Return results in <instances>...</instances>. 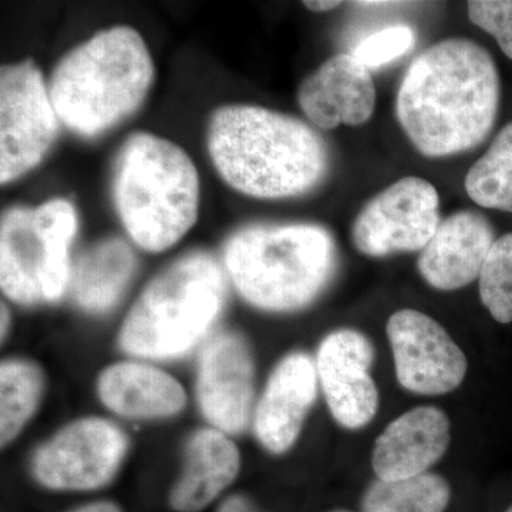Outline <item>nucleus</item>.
<instances>
[{
    "label": "nucleus",
    "instance_id": "f257e3e1",
    "mask_svg": "<svg viewBox=\"0 0 512 512\" xmlns=\"http://www.w3.org/2000/svg\"><path fill=\"white\" fill-rule=\"evenodd\" d=\"M501 82L487 49L453 37L423 50L404 73L396 116L423 156L443 158L480 146L500 110Z\"/></svg>",
    "mask_w": 512,
    "mask_h": 512
},
{
    "label": "nucleus",
    "instance_id": "f03ea898",
    "mask_svg": "<svg viewBox=\"0 0 512 512\" xmlns=\"http://www.w3.org/2000/svg\"><path fill=\"white\" fill-rule=\"evenodd\" d=\"M207 141L222 180L249 197H298L328 173L325 140L296 117L265 107H220L212 114Z\"/></svg>",
    "mask_w": 512,
    "mask_h": 512
},
{
    "label": "nucleus",
    "instance_id": "7ed1b4c3",
    "mask_svg": "<svg viewBox=\"0 0 512 512\" xmlns=\"http://www.w3.org/2000/svg\"><path fill=\"white\" fill-rule=\"evenodd\" d=\"M154 80L150 50L136 29H104L57 63L49 82L60 123L96 137L133 116Z\"/></svg>",
    "mask_w": 512,
    "mask_h": 512
},
{
    "label": "nucleus",
    "instance_id": "20e7f679",
    "mask_svg": "<svg viewBox=\"0 0 512 512\" xmlns=\"http://www.w3.org/2000/svg\"><path fill=\"white\" fill-rule=\"evenodd\" d=\"M338 264L328 229L313 224L251 225L224 247L225 272L255 308L292 312L315 301Z\"/></svg>",
    "mask_w": 512,
    "mask_h": 512
},
{
    "label": "nucleus",
    "instance_id": "39448f33",
    "mask_svg": "<svg viewBox=\"0 0 512 512\" xmlns=\"http://www.w3.org/2000/svg\"><path fill=\"white\" fill-rule=\"evenodd\" d=\"M113 197L117 214L138 247L163 252L197 221L200 177L194 161L173 141L136 133L117 157Z\"/></svg>",
    "mask_w": 512,
    "mask_h": 512
},
{
    "label": "nucleus",
    "instance_id": "423d86ee",
    "mask_svg": "<svg viewBox=\"0 0 512 512\" xmlns=\"http://www.w3.org/2000/svg\"><path fill=\"white\" fill-rule=\"evenodd\" d=\"M227 299V272L214 256L192 252L173 262L134 303L119 343L128 355L174 359L212 328Z\"/></svg>",
    "mask_w": 512,
    "mask_h": 512
},
{
    "label": "nucleus",
    "instance_id": "0eeeda50",
    "mask_svg": "<svg viewBox=\"0 0 512 512\" xmlns=\"http://www.w3.org/2000/svg\"><path fill=\"white\" fill-rule=\"evenodd\" d=\"M77 229L69 201L15 207L0 222V286L20 305L56 302L70 285L69 248Z\"/></svg>",
    "mask_w": 512,
    "mask_h": 512
},
{
    "label": "nucleus",
    "instance_id": "6e6552de",
    "mask_svg": "<svg viewBox=\"0 0 512 512\" xmlns=\"http://www.w3.org/2000/svg\"><path fill=\"white\" fill-rule=\"evenodd\" d=\"M49 86L32 60L0 72V181L8 184L40 164L59 134Z\"/></svg>",
    "mask_w": 512,
    "mask_h": 512
},
{
    "label": "nucleus",
    "instance_id": "1a4fd4ad",
    "mask_svg": "<svg viewBox=\"0 0 512 512\" xmlns=\"http://www.w3.org/2000/svg\"><path fill=\"white\" fill-rule=\"evenodd\" d=\"M439 192L420 177H404L372 198L352 227L357 251L373 258L423 251L439 229Z\"/></svg>",
    "mask_w": 512,
    "mask_h": 512
},
{
    "label": "nucleus",
    "instance_id": "9d476101",
    "mask_svg": "<svg viewBox=\"0 0 512 512\" xmlns=\"http://www.w3.org/2000/svg\"><path fill=\"white\" fill-rule=\"evenodd\" d=\"M128 439L111 421H73L36 451L33 474L50 490L92 491L116 476Z\"/></svg>",
    "mask_w": 512,
    "mask_h": 512
},
{
    "label": "nucleus",
    "instance_id": "9b49d317",
    "mask_svg": "<svg viewBox=\"0 0 512 512\" xmlns=\"http://www.w3.org/2000/svg\"><path fill=\"white\" fill-rule=\"evenodd\" d=\"M387 338L396 376L404 389L426 396L454 392L467 375L468 362L447 330L426 313L402 309L390 316Z\"/></svg>",
    "mask_w": 512,
    "mask_h": 512
},
{
    "label": "nucleus",
    "instance_id": "f8f14e48",
    "mask_svg": "<svg viewBox=\"0 0 512 512\" xmlns=\"http://www.w3.org/2000/svg\"><path fill=\"white\" fill-rule=\"evenodd\" d=\"M373 360L372 343L355 329L335 330L320 343L319 383L333 419L345 429H362L379 410V390L369 373Z\"/></svg>",
    "mask_w": 512,
    "mask_h": 512
},
{
    "label": "nucleus",
    "instance_id": "ddd939ff",
    "mask_svg": "<svg viewBox=\"0 0 512 512\" xmlns=\"http://www.w3.org/2000/svg\"><path fill=\"white\" fill-rule=\"evenodd\" d=\"M197 396L205 419L225 434L247 429L254 402V360L237 333L212 338L201 353Z\"/></svg>",
    "mask_w": 512,
    "mask_h": 512
},
{
    "label": "nucleus",
    "instance_id": "4468645a",
    "mask_svg": "<svg viewBox=\"0 0 512 512\" xmlns=\"http://www.w3.org/2000/svg\"><path fill=\"white\" fill-rule=\"evenodd\" d=\"M298 103L303 114L322 130L342 124L360 126L375 113V82L369 67L353 53H340L303 80Z\"/></svg>",
    "mask_w": 512,
    "mask_h": 512
},
{
    "label": "nucleus",
    "instance_id": "2eb2a0df",
    "mask_svg": "<svg viewBox=\"0 0 512 512\" xmlns=\"http://www.w3.org/2000/svg\"><path fill=\"white\" fill-rule=\"evenodd\" d=\"M316 363L305 353H292L269 376L254 414L256 439L269 453H286L301 434L318 397Z\"/></svg>",
    "mask_w": 512,
    "mask_h": 512
},
{
    "label": "nucleus",
    "instance_id": "dca6fc26",
    "mask_svg": "<svg viewBox=\"0 0 512 512\" xmlns=\"http://www.w3.org/2000/svg\"><path fill=\"white\" fill-rule=\"evenodd\" d=\"M494 242L493 225L484 214L458 211L441 221L420 252L417 269L431 288L457 291L478 279Z\"/></svg>",
    "mask_w": 512,
    "mask_h": 512
},
{
    "label": "nucleus",
    "instance_id": "f3484780",
    "mask_svg": "<svg viewBox=\"0 0 512 512\" xmlns=\"http://www.w3.org/2000/svg\"><path fill=\"white\" fill-rule=\"evenodd\" d=\"M450 420L433 406L414 407L393 420L377 437L372 466L382 481L426 474L450 446Z\"/></svg>",
    "mask_w": 512,
    "mask_h": 512
},
{
    "label": "nucleus",
    "instance_id": "a211bd4d",
    "mask_svg": "<svg viewBox=\"0 0 512 512\" xmlns=\"http://www.w3.org/2000/svg\"><path fill=\"white\" fill-rule=\"evenodd\" d=\"M101 402L126 419H161L180 413L187 396L177 379L146 363H117L97 383Z\"/></svg>",
    "mask_w": 512,
    "mask_h": 512
},
{
    "label": "nucleus",
    "instance_id": "6ab92c4d",
    "mask_svg": "<svg viewBox=\"0 0 512 512\" xmlns=\"http://www.w3.org/2000/svg\"><path fill=\"white\" fill-rule=\"evenodd\" d=\"M241 468V456L228 434L217 429L195 431L185 450V466L170 494L177 512L205 510L229 485Z\"/></svg>",
    "mask_w": 512,
    "mask_h": 512
},
{
    "label": "nucleus",
    "instance_id": "aec40b11",
    "mask_svg": "<svg viewBox=\"0 0 512 512\" xmlns=\"http://www.w3.org/2000/svg\"><path fill=\"white\" fill-rule=\"evenodd\" d=\"M137 269L133 249L119 238L104 239L77 259L70 288L77 305L86 311H109L126 292Z\"/></svg>",
    "mask_w": 512,
    "mask_h": 512
},
{
    "label": "nucleus",
    "instance_id": "412c9836",
    "mask_svg": "<svg viewBox=\"0 0 512 512\" xmlns=\"http://www.w3.org/2000/svg\"><path fill=\"white\" fill-rule=\"evenodd\" d=\"M450 500V484L437 474L400 481L377 478L363 494L362 512H446Z\"/></svg>",
    "mask_w": 512,
    "mask_h": 512
},
{
    "label": "nucleus",
    "instance_id": "4be33fe9",
    "mask_svg": "<svg viewBox=\"0 0 512 512\" xmlns=\"http://www.w3.org/2000/svg\"><path fill=\"white\" fill-rule=\"evenodd\" d=\"M43 377L28 360H5L0 366V440L5 447L15 440L36 412L42 397Z\"/></svg>",
    "mask_w": 512,
    "mask_h": 512
},
{
    "label": "nucleus",
    "instance_id": "5701e85b",
    "mask_svg": "<svg viewBox=\"0 0 512 512\" xmlns=\"http://www.w3.org/2000/svg\"><path fill=\"white\" fill-rule=\"evenodd\" d=\"M464 187L480 207L512 212V121L468 170Z\"/></svg>",
    "mask_w": 512,
    "mask_h": 512
},
{
    "label": "nucleus",
    "instance_id": "b1692460",
    "mask_svg": "<svg viewBox=\"0 0 512 512\" xmlns=\"http://www.w3.org/2000/svg\"><path fill=\"white\" fill-rule=\"evenodd\" d=\"M481 302L497 322H512V232L495 239L478 276Z\"/></svg>",
    "mask_w": 512,
    "mask_h": 512
},
{
    "label": "nucleus",
    "instance_id": "393cba45",
    "mask_svg": "<svg viewBox=\"0 0 512 512\" xmlns=\"http://www.w3.org/2000/svg\"><path fill=\"white\" fill-rule=\"evenodd\" d=\"M413 43L414 32L409 26H392L366 37L357 45L353 55L373 69L404 55Z\"/></svg>",
    "mask_w": 512,
    "mask_h": 512
},
{
    "label": "nucleus",
    "instance_id": "a878e982",
    "mask_svg": "<svg viewBox=\"0 0 512 512\" xmlns=\"http://www.w3.org/2000/svg\"><path fill=\"white\" fill-rule=\"evenodd\" d=\"M467 9L471 22L490 33L512 60V0H471Z\"/></svg>",
    "mask_w": 512,
    "mask_h": 512
},
{
    "label": "nucleus",
    "instance_id": "bb28decb",
    "mask_svg": "<svg viewBox=\"0 0 512 512\" xmlns=\"http://www.w3.org/2000/svg\"><path fill=\"white\" fill-rule=\"evenodd\" d=\"M217 512H262L245 495H232L220 505Z\"/></svg>",
    "mask_w": 512,
    "mask_h": 512
},
{
    "label": "nucleus",
    "instance_id": "cd10ccee",
    "mask_svg": "<svg viewBox=\"0 0 512 512\" xmlns=\"http://www.w3.org/2000/svg\"><path fill=\"white\" fill-rule=\"evenodd\" d=\"M72 512H121V508L110 501H99V503L83 505Z\"/></svg>",
    "mask_w": 512,
    "mask_h": 512
},
{
    "label": "nucleus",
    "instance_id": "c85d7f7f",
    "mask_svg": "<svg viewBox=\"0 0 512 512\" xmlns=\"http://www.w3.org/2000/svg\"><path fill=\"white\" fill-rule=\"evenodd\" d=\"M342 5L340 2H303V6L306 9L312 10V12H328V10L339 8Z\"/></svg>",
    "mask_w": 512,
    "mask_h": 512
},
{
    "label": "nucleus",
    "instance_id": "c756f323",
    "mask_svg": "<svg viewBox=\"0 0 512 512\" xmlns=\"http://www.w3.org/2000/svg\"><path fill=\"white\" fill-rule=\"evenodd\" d=\"M9 328V312L5 305H2V338H5L6 330Z\"/></svg>",
    "mask_w": 512,
    "mask_h": 512
},
{
    "label": "nucleus",
    "instance_id": "7c9ffc66",
    "mask_svg": "<svg viewBox=\"0 0 512 512\" xmlns=\"http://www.w3.org/2000/svg\"><path fill=\"white\" fill-rule=\"evenodd\" d=\"M505 512H512V505H511V507H510V508H508V510H507V511H505Z\"/></svg>",
    "mask_w": 512,
    "mask_h": 512
},
{
    "label": "nucleus",
    "instance_id": "2f4dec72",
    "mask_svg": "<svg viewBox=\"0 0 512 512\" xmlns=\"http://www.w3.org/2000/svg\"><path fill=\"white\" fill-rule=\"evenodd\" d=\"M335 512H348V511H335Z\"/></svg>",
    "mask_w": 512,
    "mask_h": 512
}]
</instances>
